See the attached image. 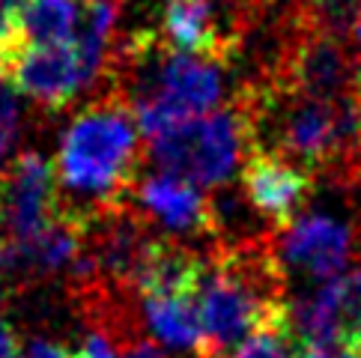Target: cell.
<instances>
[{"mask_svg":"<svg viewBox=\"0 0 361 358\" xmlns=\"http://www.w3.org/2000/svg\"><path fill=\"white\" fill-rule=\"evenodd\" d=\"M120 358H167V355H164V350L159 347L156 340L137 338V340H132V343H128V347L123 350Z\"/></svg>","mask_w":361,"mask_h":358,"instance_id":"obj_15","label":"cell"},{"mask_svg":"<svg viewBox=\"0 0 361 358\" xmlns=\"http://www.w3.org/2000/svg\"><path fill=\"white\" fill-rule=\"evenodd\" d=\"M81 21V0H30L12 21V33L27 48L72 42Z\"/></svg>","mask_w":361,"mask_h":358,"instance_id":"obj_11","label":"cell"},{"mask_svg":"<svg viewBox=\"0 0 361 358\" xmlns=\"http://www.w3.org/2000/svg\"><path fill=\"white\" fill-rule=\"evenodd\" d=\"M9 78V51H6V42L0 36V81Z\"/></svg>","mask_w":361,"mask_h":358,"instance_id":"obj_17","label":"cell"},{"mask_svg":"<svg viewBox=\"0 0 361 358\" xmlns=\"http://www.w3.org/2000/svg\"><path fill=\"white\" fill-rule=\"evenodd\" d=\"M257 120L251 105L236 99L233 105L203 113L176 129L152 137V159L164 173L188 179L200 188L230 183L239 168L260 149Z\"/></svg>","mask_w":361,"mask_h":358,"instance_id":"obj_2","label":"cell"},{"mask_svg":"<svg viewBox=\"0 0 361 358\" xmlns=\"http://www.w3.org/2000/svg\"><path fill=\"white\" fill-rule=\"evenodd\" d=\"M18 125H21L18 101L9 90L0 87V159L9 152L12 140H16V135H18Z\"/></svg>","mask_w":361,"mask_h":358,"instance_id":"obj_13","label":"cell"},{"mask_svg":"<svg viewBox=\"0 0 361 358\" xmlns=\"http://www.w3.org/2000/svg\"><path fill=\"white\" fill-rule=\"evenodd\" d=\"M18 358H75V352L69 347H63V343H54V340H27L21 347Z\"/></svg>","mask_w":361,"mask_h":358,"instance_id":"obj_14","label":"cell"},{"mask_svg":"<svg viewBox=\"0 0 361 358\" xmlns=\"http://www.w3.org/2000/svg\"><path fill=\"white\" fill-rule=\"evenodd\" d=\"M9 84L48 111H60L90 84L75 42L27 48L9 72Z\"/></svg>","mask_w":361,"mask_h":358,"instance_id":"obj_8","label":"cell"},{"mask_svg":"<svg viewBox=\"0 0 361 358\" xmlns=\"http://www.w3.org/2000/svg\"><path fill=\"white\" fill-rule=\"evenodd\" d=\"M140 135L144 132L126 99L117 93L96 99L63 135L57 156L60 185L96 197V203L128 200L140 179Z\"/></svg>","mask_w":361,"mask_h":358,"instance_id":"obj_1","label":"cell"},{"mask_svg":"<svg viewBox=\"0 0 361 358\" xmlns=\"http://www.w3.org/2000/svg\"><path fill=\"white\" fill-rule=\"evenodd\" d=\"M355 251V230L326 212H302L299 218L278 227L275 254L281 266L302 275L331 280L343 275Z\"/></svg>","mask_w":361,"mask_h":358,"instance_id":"obj_5","label":"cell"},{"mask_svg":"<svg viewBox=\"0 0 361 358\" xmlns=\"http://www.w3.org/2000/svg\"><path fill=\"white\" fill-rule=\"evenodd\" d=\"M305 347L293 326V311H287L251 331L227 358H299Z\"/></svg>","mask_w":361,"mask_h":358,"instance_id":"obj_12","label":"cell"},{"mask_svg":"<svg viewBox=\"0 0 361 358\" xmlns=\"http://www.w3.org/2000/svg\"><path fill=\"white\" fill-rule=\"evenodd\" d=\"M60 176L39 152H21L0 171V245H24L60 215Z\"/></svg>","mask_w":361,"mask_h":358,"instance_id":"obj_3","label":"cell"},{"mask_svg":"<svg viewBox=\"0 0 361 358\" xmlns=\"http://www.w3.org/2000/svg\"><path fill=\"white\" fill-rule=\"evenodd\" d=\"M338 358H361V352H338Z\"/></svg>","mask_w":361,"mask_h":358,"instance_id":"obj_19","label":"cell"},{"mask_svg":"<svg viewBox=\"0 0 361 358\" xmlns=\"http://www.w3.org/2000/svg\"><path fill=\"white\" fill-rule=\"evenodd\" d=\"M159 36L173 51L224 63L233 48V42L218 27L212 0H164Z\"/></svg>","mask_w":361,"mask_h":358,"instance_id":"obj_9","label":"cell"},{"mask_svg":"<svg viewBox=\"0 0 361 358\" xmlns=\"http://www.w3.org/2000/svg\"><path fill=\"white\" fill-rule=\"evenodd\" d=\"M299 358H329V355H326V352H322V350H317V347H305Z\"/></svg>","mask_w":361,"mask_h":358,"instance_id":"obj_18","label":"cell"},{"mask_svg":"<svg viewBox=\"0 0 361 358\" xmlns=\"http://www.w3.org/2000/svg\"><path fill=\"white\" fill-rule=\"evenodd\" d=\"M137 302L140 314H144V326L156 343H164L171 350H200L203 326L197 292H191V296H147Z\"/></svg>","mask_w":361,"mask_h":358,"instance_id":"obj_10","label":"cell"},{"mask_svg":"<svg viewBox=\"0 0 361 358\" xmlns=\"http://www.w3.org/2000/svg\"><path fill=\"white\" fill-rule=\"evenodd\" d=\"M140 215L156 221L171 233L183 236H218L215 203L200 191V185L179 179L173 173H149L137 179L132 191Z\"/></svg>","mask_w":361,"mask_h":358,"instance_id":"obj_7","label":"cell"},{"mask_svg":"<svg viewBox=\"0 0 361 358\" xmlns=\"http://www.w3.org/2000/svg\"><path fill=\"white\" fill-rule=\"evenodd\" d=\"M18 352H21V343L16 338V331L0 316V358H18Z\"/></svg>","mask_w":361,"mask_h":358,"instance_id":"obj_16","label":"cell"},{"mask_svg":"<svg viewBox=\"0 0 361 358\" xmlns=\"http://www.w3.org/2000/svg\"><path fill=\"white\" fill-rule=\"evenodd\" d=\"M245 197L251 206L278 227L299 218L314 191V176L305 164L272 149H257L242 171Z\"/></svg>","mask_w":361,"mask_h":358,"instance_id":"obj_6","label":"cell"},{"mask_svg":"<svg viewBox=\"0 0 361 358\" xmlns=\"http://www.w3.org/2000/svg\"><path fill=\"white\" fill-rule=\"evenodd\" d=\"M275 87L326 101L346 99L358 93L361 87L358 60L346 51L341 36L302 24V30L283 48V63Z\"/></svg>","mask_w":361,"mask_h":358,"instance_id":"obj_4","label":"cell"}]
</instances>
